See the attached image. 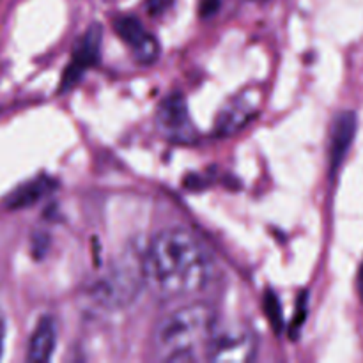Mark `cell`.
Instances as JSON below:
<instances>
[{
  "mask_svg": "<svg viewBox=\"0 0 363 363\" xmlns=\"http://www.w3.org/2000/svg\"><path fill=\"white\" fill-rule=\"evenodd\" d=\"M145 286L162 300H177L204 289L211 259L202 241L181 227L156 234L144 254Z\"/></svg>",
  "mask_w": 363,
  "mask_h": 363,
  "instance_id": "cell-1",
  "label": "cell"
},
{
  "mask_svg": "<svg viewBox=\"0 0 363 363\" xmlns=\"http://www.w3.org/2000/svg\"><path fill=\"white\" fill-rule=\"evenodd\" d=\"M216 330V315L208 303H188L169 312L152 333V347L160 360H199Z\"/></svg>",
  "mask_w": 363,
  "mask_h": 363,
  "instance_id": "cell-2",
  "label": "cell"
},
{
  "mask_svg": "<svg viewBox=\"0 0 363 363\" xmlns=\"http://www.w3.org/2000/svg\"><path fill=\"white\" fill-rule=\"evenodd\" d=\"M145 287L144 254L137 248H128L113 261L108 272L96 280L89 296L96 305L106 311L126 308L140 296Z\"/></svg>",
  "mask_w": 363,
  "mask_h": 363,
  "instance_id": "cell-3",
  "label": "cell"
},
{
  "mask_svg": "<svg viewBox=\"0 0 363 363\" xmlns=\"http://www.w3.org/2000/svg\"><path fill=\"white\" fill-rule=\"evenodd\" d=\"M155 123L160 135L174 144H194L197 138V128L191 121L188 103L179 92L167 96L160 103L156 108Z\"/></svg>",
  "mask_w": 363,
  "mask_h": 363,
  "instance_id": "cell-4",
  "label": "cell"
},
{
  "mask_svg": "<svg viewBox=\"0 0 363 363\" xmlns=\"http://www.w3.org/2000/svg\"><path fill=\"white\" fill-rule=\"evenodd\" d=\"M257 340L250 330L243 326L218 330L216 326L206 350V358L216 363H243L254 360Z\"/></svg>",
  "mask_w": 363,
  "mask_h": 363,
  "instance_id": "cell-5",
  "label": "cell"
},
{
  "mask_svg": "<svg viewBox=\"0 0 363 363\" xmlns=\"http://www.w3.org/2000/svg\"><path fill=\"white\" fill-rule=\"evenodd\" d=\"M101 38L103 32L99 25L89 28L84 34V38L80 39L78 46L74 48L73 57H71V62L67 66L66 73L62 77V87L69 89L71 85L77 84L80 80L82 74L89 69V67L94 66L99 59V53H101Z\"/></svg>",
  "mask_w": 363,
  "mask_h": 363,
  "instance_id": "cell-6",
  "label": "cell"
},
{
  "mask_svg": "<svg viewBox=\"0 0 363 363\" xmlns=\"http://www.w3.org/2000/svg\"><path fill=\"white\" fill-rule=\"evenodd\" d=\"M116 30L124 43L133 50L140 64H151L158 59L160 45L152 34H149L144 25L133 16H121L116 21Z\"/></svg>",
  "mask_w": 363,
  "mask_h": 363,
  "instance_id": "cell-7",
  "label": "cell"
},
{
  "mask_svg": "<svg viewBox=\"0 0 363 363\" xmlns=\"http://www.w3.org/2000/svg\"><path fill=\"white\" fill-rule=\"evenodd\" d=\"M257 103L250 94H241L234 98L233 101L227 103L216 119V131L218 135L229 137V135L238 133L248 124V121L254 117Z\"/></svg>",
  "mask_w": 363,
  "mask_h": 363,
  "instance_id": "cell-8",
  "label": "cell"
},
{
  "mask_svg": "<svg viewBox=\"0 0 363 363\" xmlns=\"http://www.w3.org/2000/svg\"><path fill=\"white\" fill-rule=\"evenodd\" d=\"M57 346V326L52 318H43L35 325L28 340L27 360L30 363L50 362Z\"/></svg>",
  "mask_w": 363,
  "mask_h": 363,
  "instance_id": "cell-9",
  "label": "cell"
},
{
  "mask_svg": "<svg viewBox=\"0 0 363 363\" xmlns=\"http://www.w3.org/2000/svg\"><path fill=\"white\" fill-rule=\"evenodd\" d=\"M354 133H357V117L353 112H342L333 123L332 144H330V158H332V169H339L342 160L346 158L347 149L353 144Z\"/></svg>",
  "mask_w": 363,
  "mask_h": 363,
  "instance_id": "cell-10",
  "label": "cell"
},
{
  "mask_svg": "<svg viewBox=\"0 0 363 363\" xmlns=\"http://www.w3.org/2000/svg\"><path fill=\"white\" fill-rule=\"evenodd\" d=\"M52 188V181L46 179V177H38V179L30 181V183L23 184L18 190H14L13 194L7 197L6 206L9 209H23L28 206L35 204L39 199H43L46 195V191Z\"/></svg>",
  "mask_w": 363,
  "mask_h": 363,
  "instance_id": "cell-11",
  "label": "cell"
},
{
  "mask_svg": "<svg viewBox=\"0 0 363 363\" xmlns=\"http://www.w3.org/2000/svg\"><path fill=\"white\" fill-rule=\"evenodd\" d=\"M264 312L269 318V321H272L273 328H275L277 332H280V328H282V308H280L279 300H277V296L273 293L266 294Z\"/></svg>",
  "mask_w": 363,
  "mask_h": 363,
  "instance_id": "cell-12",
  "label": "cell"
},
{
  "mask_svg": "<svg viewBox=\"0 0 363 363\" xmlns=\"http://www.w3.org/2000/svg\"><path fill=\"white\" fill-rule=\"evenodd\" d=\"M218 7H220V0H201L199 9H201L202 16L208 18V16H213V14L218 11Z\"/></svg>",
  "mask_w": 363,
  "mask_h": 363,
  "instance_id": "cell-13",
  "label": "cell"
},
{
  "mask_svg": "<svg viewBox=\"0 0 363 363\" xmlns=\"http://www.w3.org/2000/svg\"><path fill=\"white\" fill-rule=\"evenodd\" d=\"M4 344H6V318L0 312V358H2L4 353Z\"/></svg>",
  "mask_w": 363,
  "mask_h": 363,
  "instance_id": "cell-14",
  "label": "cell"
},
{
  "mask_svg": "<svg viewBox=\"0 0 363 363\" xmlns=\"http://www.w3.org/2000/svg\"><path fill=\"white\" fill-rule=\"evenodd\" d=\"M358 291H360V296L363 300V264H362V269H360V275H358Z\"/></svg>",
  "mask_w": 363,
  "mask_h": 363,
  "instance_id": "cell-15",
  "label": "cell"
}]
</instances>
